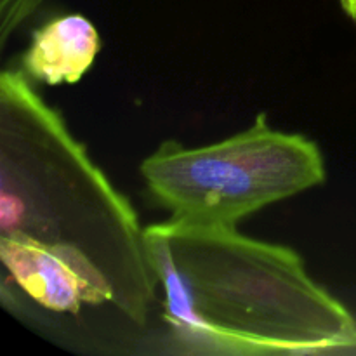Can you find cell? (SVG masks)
Listing matches in <instances>:
<instances>
[{"label":"cell","mask_w":356,"mask_h":356,"mask_svg":"<svg viewBox=\"0 0 356 356\" xmlns=\"http://www.w3.org/2000/svg\"><path fill=\"white\" fill-rule=\"evenodd\" d=\"M0 236L56 257L146 323L159 280L138 212L23 68L0 75Z\"/></svg>","instance_id":"6da1fadb"},{"label":"cell","mask_w":356,"mask_h":356,"mask_svg":"<svg viewBox=\"0 0 356 356\" xmlns=\"http://www.w3.org/2000/svg\"><path fill=\"white\" fill-rule=\"evenodd\" d=\"M163 318L198 355H309L356 348V320L289 247L225 226L145 228Z\"/></svg>","instance_id":"7a4b0ae2"},{"label":"cell","mask_w":356,"mask_h":356,"mask_svg":"<svg viewBox=\"0 0 356 356\" xmlns=\"http://www.w3.org/2000/svg\"><path fill=\"white\" fill-rule=\"evenodd\" d=\"M172 221L236 228L240 221L325 181L313 139L273 129L259 113L243 131L204 146L167 139L139 165Z\"/></svg>","instance_id":"3957f363"},{"label":"cell","mask_w":356,"mask_h":356,"mask_svg":"<svg viewBox=\"0 0 356 356\" xmlns=\"http://www.w3.org/2000/svg\"><path fill=\"white\" fill-rule=\"evenodd\" d=\"M99 49L96 26L82 14H66L35 31L21 68L31 80L47 86L75 83L89 72Z\"/></svg>","instance_id":"277c9868"},{"label":"cell","mask_w":356,"mask_h":356,"mask_svg":"<svg viewBox=\"0 0 356 356\" xmlns=\"http://www.w3.org/2000/svg\"><path fill=\"white\" fill-rule=\"evenodd\" d=\"M44 0H0V44L6 49L10 35L37 13Z\"/></svg>","instance_id":"5b68a950"},{"label":"cell","mask_w":356,"mask_h":356,"mask_svg":"<svg viewBox=\"0 0 356 356\" xmlns=\"http://www.w3.org/2000/svg\"><path fill=\"white\" fill-rule=\"evenodd\" d=\"M339 2L341 6H343L344 13L356 23V0H339Z\"/></svg>","instance_id":"8992f818"}]
</instances>
